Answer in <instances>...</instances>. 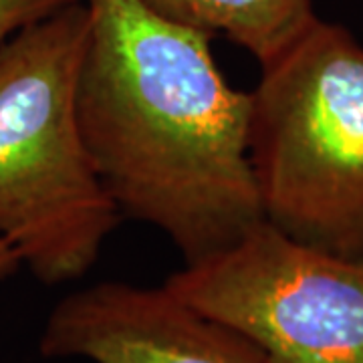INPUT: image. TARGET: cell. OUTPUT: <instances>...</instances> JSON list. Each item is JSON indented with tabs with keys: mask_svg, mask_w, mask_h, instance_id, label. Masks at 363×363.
<instances>
[{
	"mask_svg": "<svg viewBox=\"0 0 363 363\" xmlns=\"http://www.w3.org/2000/svg\"><path fill=\"white\" fill-rule=\"evenodd\" d=\"M85 4L79 121L121 218L156 226L184 264L236 245L264 222L248 150L252 95L224 79L204 30L140 0Z\"/></svg>",
	"mask_w": 363,
	"mask_h": 363,
	"instance_id": "cell-1",
	"label": "cell"
},
{
	"mask_svg": "<svg viewBox=\"0 0 363 363\" xmlns=\"http://www.w3.org/2000/svg\"><path fill=\"white\" fill-rule=\"evenodd\" d=\"M89 33L77 0L0 45V238L45 285L81 279L121 220L79 121Z\"/></svg>",
	"mask_w": 363,
	"mask_h": 363,
	"instance_id": "cell-2",
	"label": "cell"
},
{
	"mask_svg": "<svg viewBox=\"0 0 363 363\" xmlns=\"http://www.w3.org/2000/svg\"><path fill=\"white\" fill-rule=\"evenodd\" d=\"M250 164L264 222L307 247L363 257V47L319 16L264 63Z\"/></svg>",
	"mask_w": 363,
	"mask_h": 363,
	"instance_id": "cell-3",
	"label": "cell"
},
{
	"mask_svg": "<svg viewBox=\"0 0 363 363\" xmlns=\"http://www.w3.org/2000/svg\"><path fill=\"white\" fill-rule=\"evenodd\" d=\"M164 286L247 335L272 363H363V257L307 247L260 222Z\"/></svg>",
	"mask_w": 363,
	"mask_h": 363,
	"instance_id": "cell-4",
	"label": "cell"
},
{
	"mask_svg": "<svg viewBox=\"0 0 363 363\" xmlns=\"http://www.w3.org/2000/svg\"><path fill=\"white\" fill-rule=\"evenodd\" d=\"M39 351L91 363H272L255 341L166 286L97 283L52 309Z\"/></svg>",
	"mask_w": 363,
	"mask_h": 363,
	"instance_id": "cell-5",
	"label": "cell"
},
{
	"mask_svg": "<svg viewBox=\"0 0 363 363\" xmlns=\"http://www.w3.org/2000/svg\"><path fill=\"white\" fill-rule=\"evenodd\" d=\"M160 16L222 35L260 65L272 61L317 18L313 0H140Z\"/></svg>",
	"mask_w": 363,
	"mask_h": 363,
	"instance_id": "cell-6",
	"label": "cell"
},
{
	"mask_svg": "<svg viewBox=\"0 0 363 363\" xmlns=\"http://www.w3.org/2000/svg\"><path fill=\"white\" fill-rule=\"evenodd\" d=\"M77 0H0V45Z\"/></svg>",
	"mask_w": 363,
	"mask_h": 363,
	"instance_id": "cell-7",
	"label": "cell"
},
{
	"mask_svg": "<svg viewBox=\"0 0 363 363\" xmlns=\"http://www.w3.org/2000/svg\"><path fill=\"white\" fill-rule=\"evenodd\" d=\"M21 264L23 262H21L18 252L4 238H0V281H4L11 274H14V272L18 271Z\"/></svg>",
	"mask_w": 363,
	"mask_h": 363,
	"instance_id": "cell-8",
	"label": "cell"
}]
</instances>
